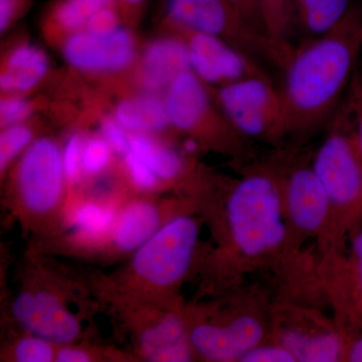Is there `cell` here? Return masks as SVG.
Masks as SVG:
<instances>
[{
    "label": "cell",
    "instance_id": "6da1fadb",
    "mask_svg": "<svg viewBox=\"0 0 362 362\" xmlns=\"http://www.w3.org/2000/svg\"><path fill=\"white\" fill-rule=\"evenodd\" d=\"M362 49V13L351 7L331 32L292 51L280 90L288 131L314 127L329 117L349 88Z\"/></svg>",
    "mask_w": 362,
    "mask_h": 362
},
{
    "label": "cell",
    "instance_id": "7a4b0ae2",
    "mask_svg": "<svg viewBox=\"0 0 362 362\" xmlns=\"http://www.w3.org/2000/svg\"><path fill=\"white\" fill-rule=\"evenodd\" d=\"M228 218L233 242L246 256L271 251L285 239L282 199L271 176L255 173L240 181L228 201Z\"/></svg>",
    "mask_w": 362,
    "mask_h": 362
},
{
    "label": "cell",
    "instance_id": "3957f363",
    "mask_svg": "<svg viewBox=\"0 0 362 362\" xmlns=\"http://www.w3.org/2000/svg\"><path fill=\"white\" fill-rule=\"evenodd\" d=\"M165 16L171 25L185 32L228 39L230 45L255 61L265 58L281 68L284 65V54L228 0H166Z\"/></svg>",
    "mask_w": 362,
    "mask_h": 362
},
{
    "label": "cell",
    "instance_id": "277c9868",
    "mask_svg": "<svg viewBox=\"0 0 362 362\" xmlns=\"http://www.w3.org/2000/svg\"><path fill=\"white\" fill-rule=\"evenodd\" d=\"M218 101L226 118L240 134L276 137L287 132L280 90L268 76L243 78L221 86Z\"/></svg>",
    "mask_w": 362,
    "mask_h": 362
},
{
    "label": "cell",
    "instance_id": "5b68a950",
    "mask_svg": "<svg viewBox=\"0 0 362 362\" xmlns=\"http://www.w3.org/2000/svg\"><path fill=\"white\" fill-rule=\"evenodd\" d=\"M199 226L187 216L169 221L138 249L134 270L147 282L168 286L180 280L192 262Z\"/></svg>",
    "mask_w": 362,
    "mask_h": 362
},
{
    "label": "cell",
    "instance_id": "8992f818",
    "mask_svg": "<svg viewBox=\"0 0 362 362\" xmlns=\"http://www.w3.org/2000/svg\"><path fill=\"white\" fill-rule=\"evenodd\" d=\"M333 206H349L362 194V158L354 135L333 131L317 151L312 165Z\"/></svg>",
    "mask_w": 362,
    "mask_h": 362
},
{
    "label": "cell",
    "instance_id": "52a82bcc",
    "mask_svg": "<svg viewBox=\"0 0 362 362\" xmlns=\"http://www.w3.org/2000/svg\"><path fill=\"white\" fill-rule=\"evenodd\" d=\"M63 156L52 140L42 138L30 145L21 162L18 185L26 206L44 214L58 204L63 192Z\"/></svg>",
    "mask_w": 362,
    "mask_h": 362
},
{
    "label": "cell",
    "instance_id": "ba28073f",
    "mask_svg": "<svg viewBox=\"0 0 362 362\" xmlns=\"http://www.w3.org/2000/svg\"><path fill=\"white\" fill-rule=\"evenodd\" d=\"M185 44L192 71L207 84L223 86L267 76L258 62L216 35L192 33Z\"/></svg>",
    "mask_w": 362,
    "mask_h": 362
},
{
    "label": "cell",
    "instance_id": "9c48e42d",
    "mask_svg": "<svg viewBox=\"0 0 362 362\" xmlns=\"http://www.w3.org/2000/svg\"><path fill=\"white\" fill-rule=\"evenodd\" d=\"M64 57L71 66L88 73H115L125 70L135 59L134 37L129 30L117 28L109 33L81 30L64 45Z\"/></svg>",
    "mask_w": 362,
    "mask_h": 362
},
{
    "label": "cell",
    "instance_id": "30bf717a",
    "mask_svg": "<svg viewBox=\"0 0 362 362\" xmlns=\"http://www.w3.org/2000/svg\"><path fill=\"white\" fill-rule=\"evenodd\" d=\"M13 314L26 329L47 341L71 342L80 331L75 316L49 293L20 295L14 301Z\"/></svg>",
    "mask_w": 362,
    "mask_h": 362
},
{
    "label": "cell",
    "instance_id": "8fae6325",
    "mask_svg": "<svg viewBox=\"0 0 362 362\" xmlns=\"http://www.w3.org/2000/svg\"><path fill=\"white\" fill-rule=\"evenodd\" d=\"M288 213L295 226L305 232L318 230L327 220L331 202L313 169L298 168L286 187Z\"/></svg>",
    "mask_w": 362,
    "mask_h": 362
},
{
    "label": "cell",
    "instance_id": "7c38bea8",
    "mask_svg": "<svg viewBox=\"0 0 362 362\" xmlns=\"http://www.w3.org/2000/svg\"><path fill=\"white\" fill-rule=\"evenodd\" d=\"M164 103L169 123L183 131L202 127L211 114L209 94L192 71H183L170 83Z\"/></svg>",
    "mask_w": 362,
    "mask_h": 362
},
{
    "label": "cell",
    "instance_id": "4fadbf2b",
    "mask_svg": "<svg viewBox=\"0 0 362 362\" xmlns=\"http://www.w3.org/2000/svg\"><path fill=\"white\" fill-rule=\"evenodd\" d=\"M187 71H192L187 47L180 40H157L143 54L140 76L143 86L150 90L168 87L178 75Z\"/></svg>",
    "mask_w": 362,
    "mask_h": 362
},
{
    "label": "cell",
    "instance_id": "5bb4252c",
    "mask_svg": "<svg viewBox=\"0 0 362 362\" xmlns=\"http://www.w3.org/2000/svg\"><path fill=\"white\" fill-rule=\"evenodd\" d=\"M49 69L45 52L33 45H21L9 54L0 76L6 92H25L44 78Z\"/></svg>",
    "mask_w": 362,
    "mask_h": 362
},
{
    "label": "cell",
    "instance_id": "9a60e30c",
    "mask_svg": "<svg viewBox=\"0 0 362 362\" xmlns=\"http://www.w3.org/2000/svg\"><path fill=\"white\" fill-rule=\"evenodd\" d=\"M141 347L143 354L149 361H190L185 327L180 319L175 316L166 317L154 327L145 331L141 338Z\"/></svg>",
    "mask_w": 362,
    "mask_h": 362
},
{
    "label": "cell",
    "instance_id": "2e32d148",
    "mask_svg": "<svg viewBox=\"0 0 362 362\" xmlns=\"http://www.w3.org/2000/svg\"><path fill=\"white\" fill-rule=\"evenodd\" d=\"M115 119L125 129L134 132H156L169 123L165 103L153 94L125 99L117 105Z\"/></svg>",
    "mask_w": 362,
    "mask_h": 362
},
{
    "label": "cell",
    "instance_id": "e0dca14e",
    "mask_svg": "<svg viewBox=\"0 0 362 362\" xmlns=\"http://www.w3.org/2000/svg\"><path fill=\"white\" fill-rule=\"evenodd\" d=\"M159 214L156 207L146 202L128 206L117 221L114 240L125 251L139 249L157 232Z\"/></svg>",
    "mask_w": 362,
    "mask_h": 362
},
{
    "label": "cell",
    "instance_id": "ac0fdd59",
    "mask_svg": "<svg viewBox=\"0 0 362 362\" xmlns=\"http://www.w3.org/2000/svg\"><path fill=\"white\" fill-rule=\"evenodd\" d=\"M281 345L289 350L295 361L303 362H334L342 354V342L335 333L306 334L299 331H287Z\"/></svg>",
    "mask_w": 362,
    "mask_h": 362
},
{
    "label": "cell",
    "instance_id": "d6986e66",
    "mask_svg": "<svg viewBox=\"0 0 362 362\" xmlns=\"http://www.w3.org/2000/svg\"><path fill=\"white\" fill-rule=\"evenodd\" d=\"M296 13L312 35H326L334 30L349 13L350 0H295Z\"/></svg>",
    "mask_w": 362,
    "mask_h": 362
},
{
    "label": "cell",
    "instance_id": "ffe728a7",
    "mask_svg": "<svg viewBox=\"0 0 362 362\" xmlns=\"http://www.w3.org/2000/svg\"><path fill=\"white\" fill-rule=\"evenodd\" d=\"M190 341L199 354L211 361H240L244 356L228 325L197 326L190 335Z\"/></svg>",
    "mask_w": 362,
    "mask_h": 362
},
{
    "label": "cell",
    "instance_id": "44dd1931",
    "mask_svg": "<svg viewBox=\"0 0 362 362\" xmlns=\"http://www.w3.org/2000/svg\"><path fill=\"white\" fill-rule=\"evenodd\" d=\"M264 26L269 39L284 54L286 61L293 49L288 42L296 13L295 0H259Z\"/></svg>",
    "mask_w": 362,
    "mask_h": 362
},
{
    "label": "cell",
    "instance_id": "7402d4cb",
    "mask_svg": "<svg viewBox=\"0 0 362 362\" xmlns=\"http://www.w3.org/2000/svg\"><path fill=\"white\" fill-rule=\"evenodd\" d=\"M130 150L162 180L175 177L182 168V161L175 151L141 133L131 137Z\"/></svg>",
    "mask_w": 362,
    "mask_h": 362
},
{
    "label": "cell",
    "instance_id": "603a6c76",
    "mask_svg": "<svg viewBox=\"0 0 362 362\" xmlns=\"http://www.w3.org/2000/svg\"><path fill=\"white\" fill-rule=\"evenodd\" d=\"M115 6L114 0H58L51 20L61 30L75 33L84 30L90 18L102 9Z\"/></svg>",
    "mask_w": 362,
    "mask_h": 362
},
{
    "label": "cell",
    "instance_id": "cb8c5ba5",
    "mask_svg": "<svg viewBox=\"0 0 362 362\" xmlns=\"http://www.w3.org/2000/svg\"><path fill=\"white\" fill-rule=\"evenodd\" d=\"M115 220L113 209L95 204L78 207L74 216V223L78 232L90 238L101 237L110 230Z\"/></svg>",
    "mask_w": 362,
    "mask_h": 362
},
{
    "label": "cell",
    "instance_id": "d4e9b609",
    "mask_svg": "<svg viewBox=\"0 0 362 362\" xmlns=\"http://www.w3.org/2000/svg\"><path fill=\"white\" fill-rule=\"evenodd\" d=\"M32 140V131L26 126L16 124L7 126L0 135V166L6 168L9 162L25 149Z\"/></svg>",
    "mask_w": 362,
    "mask_h": 362
},
{
    "label": "cell",
    "instance_id": "484cf974",
    "mask_svg": "<svg viewBox=\"0 0 362 362\" xmlns=\"http://www.w3.org/2000/svg\"><path fill=\"white\" fill-rule=\"evenodd\" d=\"M111 147L110 143L102 138L88 140L83 147V169L89 173L103 170L110 161Z\"/></svg>",
    "mask_w": 362,
    "mask_h": 362
},
{
    "label": "cell",
    "instance_id": "4316f807",
    "mask_svg": "<svg viewBox=\"0 0 362 362\" xmlns=\"http://www.w3.org/2000/svg\"><path fill=\"white\" fill-rule=\"evenodd\" d=\"M16 356L21 362H49L52 361V349L42 337H28L21 340L16 349Z\"/></svg>",
    "mask_w": 362,
    "mask_h": 362
},
{
    "label": "cell",
    "instance_id": "83f0119b",
    "mask_svg": "<svg viewBox=\"0 0 362 362\" xmlns=\"http://www.w3.org/2000/svg\"><path fill=\"white\" fill-rule=\"evenodd\" d=\"M32 113V105L21 97H8L0 103V122L4 127L16 125Z\"/></svg>",
    "mask_w": 362,
    "mask_h": 362
},
{
    "label": "cell",
    "instance_id": "f1b7e54d",
    "mask_svg": "<svg viewBox=\"0 0 362 362\" xmlns=\"http://www.w3.org/2000/svg\"><path fill=\"white\" fill-rule=\"evenodd\" d=\"M83 145L82 138L78 134L71 135L66 142L63 153V164L66 177L71 180H77L83 168Z\"/></svg>",
    "mask_w": 362,
    "mask_h": 362
},
{
    "label": "cell",
    "instance_id": "f546056e",
    "mask_svg": "<svg viewBox=\"0 0 362 362\" xmlns=\"http://www.w3.org/2000/svg\"><path fill=\"white\" fill-rule=\"evenodd\" d=\"M125 162L131 178L138 187L142 189H150L156 187L157 182L156 173L144 162L140 160L131 150L125 154Z\"/></svg>",
    "mask_w": 362,
    "mask_h": 362
},
{
    "label": "cell",
    "instance_id": "4dcf8cb0",
    "mask_svg": "<svg viewBox=\"0 0 362 362\" xmlns=\"http://www.w3.org/2000/svg\"><path fill=\"white\" fill-rule=\"evenodd\" d=\"M240 361L244 362H294V356L291 352L280 346H258L255 347L242 357Z\"/></svg>",
    "mask_w": 362,
    "mask_h": 362
},
{
    "label": "cell",
    "instance_id": "1f68e13d",
    "mask_svg": "<svg viewBox=\"0 0 362 362\" xmlns=\"http://www.w3.org/2000/svg\"><path fill=\"white\" fill-rule=\"evenodd\" d=\"M120 28V16L115 6L107 7L95 14L84 30L94 33H109Z\"/></svg>",
    "mask_w": 362,
    "mask_h": 362
},
{
    "label": "cell",
    "instance_id": "d6a6232c",
    "mask_svg": "<svg viewBox=\"0 0 362 362\" xmlns=\"http://www.w3.org/2000/svg\"><path fill=\"white\" fill-rule=\"evenodd\" d=\"M103 134L107 141L117 151L125 156L130 151V139L125 132V128L116 119L108 118L102 125Z\"/></svg>",
    "mask_w": 362,
    "mask_h": 362
},
{
    "label": "cell",
    "instance_id": "836d02e7",
    "mask_svg": "<svg viewBox=\"0 0 362 362\" xmlns=\"http://www.w3.org/2000/svg\"><path fill=\"white\" fill-rule=\"evenodd\" d=\"M228 1L240 11L247 23H251L258 32L268 37L264 26L263 18H262L261 9H259V0H228Z\"/></svg>",
    "mask_w": 362,
    "mask_h": 362
},
{
    "label": "cell",
    "instance_id": "e575fe53",
    "mask_svg": "<svg viewBox=\"0 0 362 362\" xmlns=\"http://www.w3.org/2000/svg\"><path fill=\"white\" fill-rule=\"evenodd\" d=\"M30 0H0V30L4 33L23 13Z\"/></svg>",
    "mask_w": 362,
    "mask_h": 362
},
{
    "label": "cell",
    "instance_id": "d590c367",
    "mask_svg": "<svg viewBox=\"0 0 362 362\" xmlns=\"http://www.w3.org/2000/svg\"><path fill=\"white\" fill-rule=\"evenodd\" d=\"M57 361L59 362H86L90 361V356L83 350L64 349L59 352Z\"/></svg>",
    "mask_w": 362,
    "mask_h": 362
},
{
    "label": "cell",
    "instance_id": "8d00e7d4",
    "mask_svg": "<svg viewBox=\"0 0 362 362\" xmlns=\"http://www.w3.org/2000/svg\"><path fill=\"white\" fill-rule=\"evenodd\" d=\"M354 250L356 259L357 275H358L359 285L362 291V230L354 240Z\"/></svg>",
    "mask_w": 362,
    "mask_h": 362
},
{
    "label": "cell",
    "instance_id": "74e56055",
    "mask_svg": "<svg viewBox=\"0 0 362 362\" xmlns=\"http://www.w3.org/2000/svg\"><path fill=\"white\" fill-rule=\"evenodd\" d=\"M148 0H114L117 7H123V8L135 9L141 7L145 2Z\"/></svg>",
    "mask_w": 362,
    "mask_h": 362
},
{
    "label": "cell",
    "instance_id": "f35d334b",
    "mask_svg": "<svg viewBox=\"0 0 362 362\" xmlns=\"http://www.w3.org/2000/svg\"><path fill=\"white\" fill-rule=\"evenodd\" d=\"M349 361L362 362V339L357 340L349 351Z\"/></svg>",
    "mask_w": 362,
    "mask_h": 362
}]
</instances>
